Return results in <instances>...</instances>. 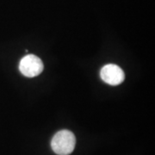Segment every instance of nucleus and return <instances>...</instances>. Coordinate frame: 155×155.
Segmentation results:
<instances>
[{"mask_svg":"<svg viewBox=\"0 0 155 155\" xmlns=\"http://www.w3.org/2000/svg\"><path fill=\"white\" fill-rule=\"evenodd\" d=\"M19 70L22 75L26 77H35L43 71V63L36 55L28 54L24 56L20 61Z\"/></svg>","mask_w":155,"mask_h":155,"instance_id":"f03ea898","label":"nucleus"},{"mask_svg":"<svg viewBox=\"0 0 155 155\" xmlns=\"http://www.w3.org/2000/svg\"><path fill=\"white\" fill-rule=\"evenodd\" d=\"M100 76L104 82L110 85H118L124 81L125 74L120 67L109 64L101 69Z\"/></svg>","mask_w":155,"mask_h":155,"instance_id":"7ed1b4c3","label":"nucleus"},{"mask_svg":"<svg viewBox=\"0 0 155 155\" xmlns=\"http://www.w3.org/2000/svg\"><path fill=\"white\" fill-rule=\"evenodd\" d=\"M76 145L74 134L67 129H63L54 134L51 141V147L58 155H69L72 153Z\"/></svg>","mask_w":155,"mask_h":155,"instance_id":"f257e3e1","label":"nucleus"}]
</instances>
